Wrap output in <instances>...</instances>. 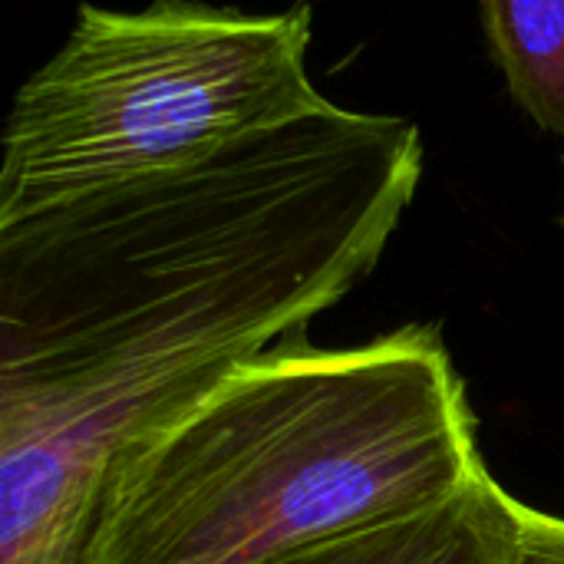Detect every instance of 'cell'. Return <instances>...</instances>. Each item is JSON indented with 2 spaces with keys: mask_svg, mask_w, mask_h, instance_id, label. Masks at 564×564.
Here are the masks:
<instances>
[{
  "mask_svg": "<svg viewBox=\"0 0 564 564\" xmlns=\"http://www.w3.org/2000/svg\"><path fill=\"white\" fill-rule=\"evenodd\" d=\"M522 502L489 473L459 492L364 522L268 564H516Z\"/></svg>",
  "mask_w": 564,
  "mask_h": 564,
  "instance_id": "cell-4",
  "label": "cell"
},
{
  "mask_svg": "<svg viewBox=\"0 0 564 564\" xmlns=\"http://www.w3.org/2000/svg\"><path fill=\"white\" fill-rule=\"evenodd\" d=\"M482 473L440 330L357 347L294 337L116 453L76 564H268Z\"/></svg>",
  "mask_w": 564,
  "mask_h": 564,
  "instance_id": "cell-2",
  "label": "cell"
},
{
  "mask_svg": "<svg viewBox=\"0 0 564 564\" xmlns=\"http://www.w3.org/2000/svg\"><path fill=\"white\" fill-rule=\"evenodd\" d=\"M311 3L245 13L198 0L83 3L59 53L13 96L0 221L198 159L327 99L307 76Z\"/></svg>",
  "mask_w": 564,
  "mask_h": 564,
  "instance_id": "cell-3",
  "label": "cell"
},
{
  "mask_svg": "<svg viewBox=\"0 0 564 564\" xmlns=\"http://www.w3.org/2000/svg\"><path fill=\"white\" fill-rule=\"evenodd\" d=\"M416 122L324 102L0 221V564H76L116 453L367 278Z\"/></svg>",
  "mask_w": 564,
  "mask_h": 564,
  "instance_id": "cell-1",
  "label": "cell"
},
{
  "mask_svg": "<svg viewBox=\"0 0 564 564\" xmlns=\"http://www.w3.org/2000/svg\"><path fill=\"white\" fill-rule=\"evenodd\" d=\"M516 564H564V519L522 506Z\"/></svg>",
  "mask_w": 564,
  "mask_h": 564,
  "instance_id": "cell-6",
  "label": "cell"
},
{
  "mask_svg": "<svg viewBox=\"0 0 564 564\" xmlns=\"http://www.w3.org/2000/svg\"><path fill=\"white\" fill-rule=\"evenodd\" d=\"M482 10L512 96L564 139V0H482Z\"/></svg>",
  "mask_w": 564,
  "mask_h": 564,
  "instance_id": "cell-5",
  "label": "cell"
}]
</instances>
